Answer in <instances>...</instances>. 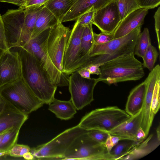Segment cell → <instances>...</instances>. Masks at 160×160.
I'll list each match as a JSON object with an SVG mask.
<instances>
[{
	"instance_id": "cell-1",
	"label": "cell",
	"mask_w": 160,
	"mask_h": 160,
	"mask_svg": "<svg viewBox=\"0 0 160 160\" xmlns=\"http://www.w3.org/2000/svg\"><path fill=\"white\" fill-rule=\"evenodd\" d=\"M9 49L16 52L19 58L22 77L36 96L44 104L54 98L57 87L46 71L32 54L21 47Z\"/></svg>"
},
{
	"instance_id": "cell-2",
	"label": "cell",
	"mask_w": 160,
	"mask_h": 160,
	"mask_svg": "<svg viewBox=\"0 0 160 160\" xmlns=\"http://www.w3.org/2000/svg\"><path fill=\"white\" fill-rule=\"evenodd\" d=\"M143 67L132 52L102 64L98 78L108 84L138 80L145 75Z\"/></svg>"
},
{
	"instance_id": "cell-3",
	"label": "cell",
	"mask_w": 160,
	"mask_h": 160,
	"mask_svg": "<svg viewBox=\"0 0 160 160\" xmlns=\"http://www.w3.org/2000/svg\"><path fill=\"white\" fill-rule=\"evenodd\" d=\"M141 27L139 26L128 34L108 42L102 44L94 43L86 63L82 68L92 64L102 65L134 52L138 37L141 32Z\"/></svg>"
},
{
	"instance_id": "cell-4",
	"label": "cell",
	"mask_w": 160,
	"mask_h": 160,
	"mask_svg": "<svg viewBox=\"0 0 160 160\" xmlns=\"http://www.w3.org/2000/svg\"><path fill=\"white\" fill-rule=\"evenodd\" d=\"M0 96L20 111L28 115L44 104L34 94L22 77L0 87Z\"/></svg>"
},
{
	"instance_id": "cell-5",
	"label": "cell",
	"mask_w": 160,
	"mask_h": 160,
	"mask_svg": "<svg viewBox=\"0 0 160 160\" xmlns=\"http://www.w3.org/2000/svg\"><path fill=\"white\" fill-rule=\"evenodd\" d=\"M132 116L117 106L96 109L87 113L78 125L87 130H97L106 132L111 130Z\"/></svg>"
},
{
	"instance_id": "cell-6",
	"label": "cell",
	"mask_w": 160,
	"mask_h": 160,
	"mask_svg": "<svg viewBox=\"0 0 160 160\" xmlns=\"http://www.w3.org/2000/svg\"><path fill=\"white\" fill-rule=\"evenodd\" d=\"M52 28L31 39L21 47L33 55L57 87L68 85V75L60 72L54 65L46 50V41Z\"/></svg>"
},
{
	"instance_id": "cell-7",
	"label": "cell",
	"mask_w": 160,
	"mask_h": 160,
	"mask_svg": "<svg viewBox=\"0 0 160 160\" xmlns=\"http://www.w3.org/2000/svg\"><path fill=\"white\" fill-rule=\"evenodd\" d=\"M88 131L78 125L65 130L46 143L30 148V152L34 159H62L75 139Z\"/></svg>"
},
{
	"instance_id": "cell-8",
	"label": "cell",
	"mask_w": 160,
	"mask_h": 160,
	"mask_svg": "<svg viewBox=\"0 0 160 160\" xmlns=\"http://www.w3.org/2000/svg\"><path fill=\"white\" fill-rule=\"evenodd\" d=\"M62 159L115 160L105 144L98 143L87 132L75 139L64 154Z\"/></svg>"
},
{
	"instance_id": "cell-9",
	"label": "cell",
	"mask_w": 160,
	"mask_h": 160,
	"mask_svg": "<svg viewBox=\"0 0 160 160\" xmlns=\"http://www.w3.org/2000/svg\"><path fill=\"white\" fill-rule=\"evenodd\" d=\"M2 17L9 49L22 47L30 39L31 34L24 23V9H9Z\"/></svg>"
},
{
	"instance_id": "cell-10",
	"label": "cell",
	"mask_w": 160,
	"mask_h": 160,
	"mask_svg": "<svg viewBox=\"0 0 160 160\" xmlns=\"http://www.w3.org/2000/svg\"><path fill=\"white\" fill-rule=\"evenodd\" d=\"M70 75L68 86L71 96L70 99L77 110H80L94 100V88L100 81L98 78H83L77 71Z\"/></svg>"
},
{
	"instance_id": "cell-11",
	"label": "cell",
	"mask_w": 160,
	"mask_h": 160,
	"mask_svg": "<svg viewBox=\"0 0 160 160\" xmlns=\"http://www.w3.org/2000/svg\"><path fill=\"white\" fill-rule=\"evenodd\" d=\"M71 30L59 22L51 28L47 40V52L54 65L62 72L63 56Z\"/></svg>"
},
{
	"instance_id": "cell-12",
	"label": "cell",
	"mask_w": 160,
	"mask_h": 160,
	"mask_svg": "<svg viewBox=\"0 0 160 160\" xmlns=\"http://www.w3.org/2000/svg\"><path fill=\"white\" fill-rule=\"evenodd\" d=\"M84 28L77 20L71 30L62 61V72L68 76L78 68L81 38Z\"/></svg>"
},
{
	"instance_id": "cell-13",
	"label": "cell",
	"mask_w": 160,
	"mask_h": 160,
	"mask_svg": "<svg viewBox=\"0 0 160 160\" xmlns=\"http://www.w3.org/2000/svg\"><path fill=\"white\" fill-rule=\"evenodd\" d=\"M121 21L117 5L112 0L107 5L95 11L92 22L101 32L112 34Z\"/></svg>"
},
{
	"instance_id": "cell-14",
	"label": "cell",
	"mask_w": 160,
	"mask_h": 160,
	"mask_svg": "<svg viewBox=\"0 0 160 160\" xmlns=\"http://www.w3.org/2000/svg\"><path fill=\"white\" fill-rule=\"evenodd\" d=\"M159 79H160V66L158 64L150 71L144 81L146 83V93L142 109L140 127L147 137L148 134L154 118L151 111L152 100L156 84Z\"/></svg>"
},
{
	"instance_id": "cell-15",
	"label": "cell",
	"mask_w": 160,
	"mask_h": 160,
	"mask_svg": "<svg viewBox=\"0 0 160 160\" xmlns=\"http://www.w3.org/2000/svg\"><path fill=\"white\" fill-rule=\"evenodd\" d=\"M22 77L20 61L17 53L8 49L0 59V88Z\"/></svg>"
},
{
	"instance_id": "cell-16",
	"label": "cell",
	"mask_w": 160,
	"mask_h": 160,
	"mask_svg": "<svg viewBox=\"0 0 160 160\" xmlns=\"http://www.w3.org/2000/svg\"><path fill=\"white\" fill-rule=\"evenodd\" d=\"M28 118V115L20 111L0 97V134L13 127H22Z\"/></svg>"
},
{
	"instance_id": "cell-17",
	"label": "cell",
	"mask_w": 160,
	"mask_h": 160,
	"mask_svg": "<svg viewBox=\"0 0 160 160\" xmlns=\"http://www.w3.org/2000/svg\"><path fill=\"white\" fill-rule=\"evenodd\" d=\"M148 11V9L140 8L129 14L121 21L112 33L113 39L122 37L141 26Z\"/></svg>"
},
{
	"instance_id": "cell-18",
	"label": "cell",
	"mask_w": 160,
	"mask_h": 160,
	"mask_svg": "<svg viewBox=\"0 0 160 160\" xmlns=\"http://www.w3.org/2000/svg\"><path fill=\"white\" fill-rule=\"evenodd\" d=\"M112 0H77L62 18L61 22L76 21L92 8L96 11L104 7Z\"/></svg>"
},
{
	"instance_id": "cell-19",
	"label": "cell",
	"mask_w": 160,
	"mask_h": 160,
	"mask_svg": "<svg viewBox=\"0 0 160 160\" xmlns=\"http://www.w3.org/2000/svg\"><path fill=\"white\" fill-rule=\"evenodd\" d=\"M142 110L135 115L111 130L106 132L111 135L119 138L121 140L135 141L137 132L140 128L142 117Z\"/></svg>"
},
{
	"instance_id": "cell-20",
	"label": "cell",
	"mask_w": 160,
	"mask_h": 160,
	"mask_svg": "<svg viewBox=\"0 0 160 160\" xmlns=\"http://www.w3.org/2000/svg\"><path fill=\"white\" fill-rule=\"evenodd\" d=\"M146 89V83L144 81L131 91L126 102L125 111L131 116L135 115L142 110Z\"/></svg>"
},
{
	"instance_id": "cell-21",
	"label": "cell",
	"mask_w": 160,
	"mask_h": 160,
	"mask_svg": "<svg viewBox=\"0 0 160 160\" xmlns=\"http://www.w3.org/2000/svg\"><path fill=\"white\" fill-rule=\"evenodd\" d=\"M153 135H150L143 141L133 148L126 155L119 160H134L140 158L149 154L159 145L160 140L156 137L152 139Z\"/></svg>"
},
{
	"instance_id": "cell-22",
	"label": "cell",
	"mask_w": 160,
	"mask_h": 160,
	"mask_svg": "<svg viewBox=\"0 0 160 160\" xmlns=\"http://www.w3.org/2000/svg\"><path fill=\"white\" fill-rule=\"evenodd\" d=\"M48 104V110L62 120L70 119L77 113V109L71 99L62 101L54 98Z\"/></svg>"
},
{
	"instance_id": "cell-23",
	"label": "cell",
	"mask_w": 160,
	"mask_h": 160,
	"mask_svg": "<svg viewBox=\"0 0 160 160\" xmlns=\"http://www.w3.org/2000/svg\"><path fill=\"white\" fill-rule=\"evenodd\" d=\"M92 25L91 23L84 28L81 38L78 70L85 65L89 53L94 43Z\"/></svg>"
},
{
	"instance_id": "cell-24",
	"label": "cell",
	"mask_w": 160,
	"mask_h": 160,
	"mask_svg": "<svg viewBox=\"0 0 160 160\" xmlns=\"http://www.w3.org/2000/svg\"><path fill=\"white\" fill-rule=\"evenodd\" d=\"M58 22L54 14L44 6L37 18L31 39L36 37L46 29L52 28Z\"/></svg>"
},
{
	"instance_id": "cell-25",
	"label": "cell",
	"mask_w": 160,
	"mask_h": 160,
	"mask_svg": "<svg viewBox=\"0 0 160 160\" xmlns=\"http://www.w3.org/2000/svg\"><path fill=\"white\" fill-rule=\"evenodd\" d=\"M77 0H47L44 6L55 16L58 21L61 20Z\"/></svg>"
},
{
	"instance_id": "cell-26",
	"label": "cell",
	"mask_w": 160,
	"mask_h": 160,
	"mask_svg": "<svg viewBox=\"0 0 160 160\" xmlns=\"http://www.w3.org/2000/svg\"><path fill=\"white\" fill-rule=\"evenodd\" d=\"M119 142L112 148L110 154L114 158L115 160H119L122 157L126 155L129 152L139 144L135 141L124 140Z\"/></svg>"
},
{
	"instance_id": "cell-27",
	"label": "cell",
	"mask_w": 160,
	"mask_h": 160,
	"mask_svg": "<svg viewBox=\"0 0 160 160\" xmlns=\"http://www.w3.org/2000/svg\"><path fill=\"white\" fill-rule=\"evenodd\" d=\"M21 127H15L8 130L0 143V151H9L17 143Z\"/></svg>"
},
{
	"instance_id": "cell-28",
	"label": "cell",
	"mask_w": 160,
	"mask_h": 160,
	"mask_svg": "<svg viewBox=\"0 0 160 160\" xmlns=\"http://www.w3.org/2000/svg\"><path fill=\"white\" fill-rule=\"evenodd\" d=\"M151 44L149 30L147 28H145L138 37L134 48V55L142 58L148 47Z\"/></svg>"
},
{
	"instance_id": "cell-29",
	"label": "cell",
	"mask_w": 160,
	"mask_h": 160,
	"mask_svg": "<svg viewBox=\"0 0 160 160\" xmlns=\"http://www.w3.org/2000/svg\"><path fill=\"white\" fill-rule=\"evenodd\" d=\"M43 6L31 7L24 9L25 24L31 35L38 17Z\"/></svg>"
},
{
	"instance_id": "cell-30",
	"label": "cell",
	"mask_w": 160,
	"mask_h": 160,
	"mask_svg": "<svg viewBox=\"0 0 160 160\" xmlns=\"http://www.w3.org/2000/svg\"><path fill=\"white\" fill-rule=\"evenodd\" d=\"M117 4L121 21L133 11L140 8L137 0H112Z\"/></svg>"
},
{
	"instance_id": "cell-31",
	"label": "cell",
	"mask_w": 160,
	"mask_h": 160,
	"mask_svg": "<svg viewBox=\"0 0 160 160\" xmlns=\"http://www.w3.org/2000/svg\"><path fill=\"white\" fill-rule=\"evenodd\" d=\"M158 53L155 47L150 44L142 58L143 67L147 68L150 71L154 68L158 56Z\"/></svg>"
},
{
	"instance_id": "cell-32",
	"label": "cell",
	"mask_w": 160,
	"mask_h": 160,
	"mask_svg": "<svg viewBox=\"0 0 160 160\" xmlns=\"http://www.w3.org/2000/svg\"><path fill=\"white\" fill-rule=\"evenodd\" d=\"M160 79L157 82L153 93L151 105V111L154 118L160 108Z\"/></svg>"
},
{
	"instance_id": "cell-33",
	"label": "cell",
	"mask_w": 160,
	"mask_h": 160,
	"mask_svg": "<svg viewBox=\"0 0 160 160\" xmlns=\"http://www.w3.org/2000/svg\"><path fill=\"white\" fill-rule=\"evenodd\" d=\"M87 134L94 141L102 144H105L108 135L106 132L97 130H89L87 132Z\"/></svg>"
},
{
	"instance_id": "cell-34",
	"label": "cell",
	"mask_w": 160,
	"mask_h": 160,
	"mask_svg": "<svg viewBox=\"0 0 160 160\" xmlns=\"http://www.w3.org/2000/svg\"><path fill=\"white\" fill-rule=\"evenodd\" d=\"M8 49L4 25L2 16L0 14V59Z\"/></svg>"
},
{
	"instance_id": "cell-35",
	"label": "cell",
	"mask_w": 160,
	"mask_h": 160,
	"mask_svg": "<svg viewBox=\"0 0 160 160\" xmlns=\"http://www.w3.org/2000/svg\"><path fill=\"white\" fill-rule=\"evenodd\" d=\"M30 149L28 145L17 143L9 151L8 155L14 157H22L24 154L29 152Z\"/></svg>"
},
{
	"instance_id": "cell-36",
	"label": "cell",
	"mask_w": 160,
	"mask_h": 160,
	"mask_svg": "<svg viewBox=\"0 0 160 160\" xmlns=\"http://www.w3.org/2000/svg\"><path fill=\"white\" fill-rule=\"evenodd\" d=\"M95 11L92 7L81 15L77 20L82 25L85 26L92 23Z\"/></svg>"
},
{
	"instance_id": "cell-37",
	"label": "cell",
	"mask_w": 160,
	"mask_h": 160,
	"mask_svg": "<svg viewBox=\"0 0 160 160\" xmlns=\"http://www.w3.org/2000/svg\"><path fill=\"white\" fill-rule=\"evenodd\" d=\"M93 38L95 43L102 44L108 42L113 39L112 34L101 32L99 34L93 32Z\"/></svg>"
},
{
	"instance_id": "cell-38",
	"label": "cell",
	"mask_w": 160,
	"mask_h": 160,
	"mask_svg": "<svg viewBox=\"0 0 160 160\" xmlns=\"http://www.w3.org/2000/svg\"><path fill=\"white\" fill-rule=\"evenodd\" d=\"M140 8L152 9L159 6L160 0H137Z\"/></svg>"
},
{
	"instance_id": "cell-39",
	"label": "cell",
	"mask_w": 160,
	"mask_h": 160,
	"mask_svg": "<svg viewBox=\"0 0 160 160\" xmlns=\"http://www.w3.org/2000/svg\"><path fill=\"white\" fill-rule=\"evenodd\" d=\"M155 20V28L158 42V48L160 49V7H159L153 16Z\"/></svg>"
},
{
	"instance_id": "cell-40",
	"label": "cell",
	"mask_w": 160,
	"mask_h": 160,
	"mask_svg": "<svg viewBox=\"0 0 160 160\" xmlns=\"http://www.w3.org/2000/svg\"><path fill=\"white\" fill-rule=\"evenodd\" d=\"M47 0H26L22 9L31 7H40L44 5Z\"/></svg>"
},
{
	"instance_id": "cell-41",
	"label": "cell",
	"mask_w": 160,
	"mask_h": 160,
	"mask_svg": "<svg viewBox=\"0 0 160 160\" xmlns=\"http://www.w3.org/2000/svg\"><path fill=\"white\" fill-rule=\"evenodd\" d=\"M101 65L100 64H92L84 68H86L89 71L91 74L99 75L101 73L100 67Z\"/></svg>"
},
{
	"instance_id": "cell-42",
	"label": "cell",
	"mask_w": 160,
	"mask_h": 160,
	"mask_svg": "<svg viewBox=\"0 0 160 160\" xmlns=\"http://www.w3.org/2000/svg\"><path fill=\"white\" fill-rule=\"evenodd\" d=\"M147 136L143 130L140 127L138 130L136 135L135 141L139 144L142 142Z\"/></svg>"
},
{
	"instance_id": "cell-43",
	"label": "cell",
	"mask_w": 160,
	"mask_h": 160,
	"mask_svg": "<svg viewBox=\"0 0 160 160\" xmlns=\"http://www.w3.org/2000/svg\"><path fill=\"white\" fill-rule=\"evenodd\" d=\"M26 0H0V2L10 3L17 5L19 8L22 9Z\"/></svg>"
},
{
	"instance_id": "cell-44",
	"label": "cell",
	"mask_w": 160,
	"mask_h": 160,
	"mask_svg": "<svg viewBox=\"0 0 160 160\" xmlns=\"http://www.w3.org/2000/svg\"><path fill=\"white\" fill-rule=\"evenodd\" d=\"M79 75L82 77L88 78H91V73L86 68H81L77 71Z\"/></svg>"
},
{
	"instance_id": "cell-45",
	"label": "cell",
	"mask_w": 160,
	"mask_h": 160,
	"mask_svg": "<svg viewBox=\"0 0 160 160\" xmlns=\"http://www.w3.org/2000/svg\"><path fill=\"white\" fill-rule=\"evenodd\" d=\"M105 145L108 152H109L113 147L111 139V135L109 134L105 142Z\"/></svg>"
},
{
	"instance_id": "cell-46",
	"label": "cell",
	"mask_w": 160,
	"mask_h": 160,
	"mask_svg": "<svg viewBox=\"0 0 160 160\" xmlns=\"http://www.w3.org/2000/svg\"><path fill=\"white\" fill-rule=\"evenodd\" d=\"M111 139L113 147L121 141L120 138L116 136L111 135Z\"/></svg>"
},
{
	"instance_id": "cell-47",
	"label": "cell",
	"mask_w": 160,
	"mask_h": 160,
	"mask_svg": "<svg viewBox=\"0 0 160 160\" xmlns=\"http://www.w3.org/2000/svg\"><path fill=\"white\" fill-rule=\"evenodd\" d=\"M22 157L26 160H33L34 157L32 153L30 152H26L24 154Z\"/></svg>"
},
{
	"instance_id": "cell-48",
	"label": "cell",
	"mask_w": 160,
	"mask_h": 160,
	"mask_svg": "<svg viewBox=\"0 0 160 160\" xmlns=\"http://www.w3.org/2000/svg\"><path fill=\"white\" fill-rule=\"evenodd\" d=\"M156 137L158 139L160 140V125L159 124L156 129Z\"/></svg>"
},
{
	"instance_id": "cell-49",
	"label": "cell",
	"mask_w": 160,
	"mask_h": 160,
	"mask_svg": "<svg viewBox=\"0 0 160 160\" xmlns=\"http://www.w3.org/2000/svg\"><path fill=\"white\" fill-rule=\"evenodd\" d=\"M9 151H0V157L5 155H8Z\"/></svg>"
},
{
	"instance_id": "cell-50",
	"label": "cell",
	"mask_w": 160,
	"mask_h": 160,
	"mask_svg": "<svg viewBox=\"0 0 160 160\" xmlns=\"http://www.w3.org/2000/svg\"><path fill=\"white\" fill-rule=\"evenodd\" d=\"M7 131H6L3 132H2V133H1V134H0V142H1V141H2V138L4 135L6 133V132Z\"/></svg>"
},
{
	"instance_id": "cell-51",
	"label": "cell",
	"mask_w": 160,
	"mask_h": 160,
	"mask_svg": "<svg viewBox=\"0 0 160 160\" xmlns=\"http://www.w3.org/2000/svg\"></svg>"
}]
</instances>
